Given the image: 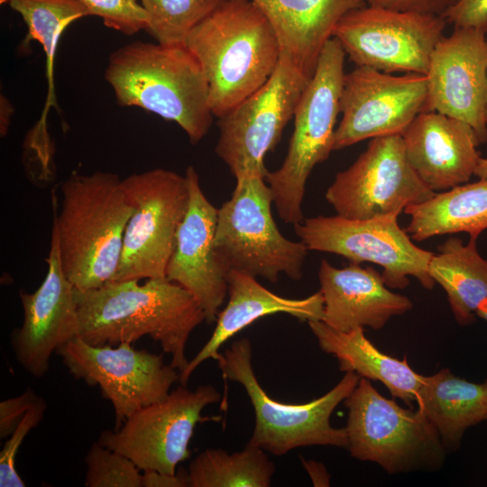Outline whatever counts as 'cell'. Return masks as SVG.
Instances as JSON below:
<instances>
[{
    "label": "cell",
    "mask_w": 487,
    "mask_h": 487,
    "mask_svg": "<svg viewBox=\"0 0 487 487\" xmlns=\"http://www.w3.org/2000/svg\"><path fill=\"white\" fill-rule=\"evenodd\" d=\"M275 472L264 450L246 445L232 454L207 448L189 464V487H268Z\"/></svg>",
    "instance_id": "obj_29"
},
{
    "label": "cell",
    "mask_w": 487,
    "mask_h": 487,
    "mask_svg": "<svg viewBox=\"0 0 487 487\" xmlns=\"http://www.w3.org/2000/svg\"><path fill=\"white\" fill-rule=\"evenodd\" d=\"M87 10L88 15H96L105 26L133 35L146 29L148 16L138 0H78Z\"/></svg>",
    "instance_id": "obj_32"
},
{
    "label": "cell",
    "mask_w": 487,
    "mask_h": 487,
    "mask_svg": "<svg viewBox=\"0 0 487 487\" xmlns=\"http://www.w3.org/2000/svg\"><path fill=\"white\" fill-rule=\"evenodd\" d=\"M184 43L201 65L209 106L217 118L270 78L281 52L270 22L251 0L226 1L198 23Z\"/></svg>",
    "instance_id": "obj_4"
},
{
    "label": "cell",
    "mask_w": 487,
    "mask_h": 487,
    "mask_svg": "<svg viewBox=\"0 0 487 487\" xmlns=\"http://www.w3.org/2000/svg\"><path fill=\"white\" fill-rule=\"evenodd\" d=\"M60 192V207L52 193V225L64 273L77 290L99 288L115 275L133 213L122 179L112 172L74 171Z\"/></svg>",
    "instance_id": "obj_2"
},
{
    "label": "cell",
    "mask_w": 487,
    "mask_h": 487,
    "mask_svg": "<svg viewBox=\"0 0 487 487\" xmlns=\"http://www.w3.org/2000/svg\"><path fill=\"white\" fill-rule=\"evenodd\" d=\"M139 281H109L93 289H75L79 336L92 345H117L149 335L171 355L170 365L181 372L189 362L188 340L205 321V313L192 294L166 277Z\"/></svg>",
    "instance_id": "obj_1"
},
{
    "label": "cell",
    "mask_w": 487,
    "mask_h": 487,
    "mask_svg": "<svg viewBox=\"0 0 487 487\" xmlns=\"http://www.w3.org/2000/svg\"><path fill=\"white\" fill-rule=\"evenodd\" d=\"M231 198L218 208L215 248L223 265L275 283L280 274L299 280L308 253L278 229L271 213L273 198L265 178L235 179Z\"/></svg>",
    "instance_id": "obj_8"
},
{
    "label": "cell",
    "mask_w": 487,
    "mask_h": 487,
    "mask_svg": "<svg viewBox=\"0 0 487 487\" xmlns=\"http://www.w3.org/2000/svg\"><path fill=\"white\" fill-rule=\"evenodd\" d=\"M478 238L467 244L451 236L437 247L428 262V273L447 296L451 311L460 326L475 319L478 305L487 297V259L477 248Z\"/></svg>",
    "instance_id": "obj_27"
},
{
    "label": "cell",
    "mask_w": 487,
    "mask_h": 487,
    "mask_svg": "<svg viewBox=\"0 0 487 487\" xmlns=\"http://www.w3.org/2000/svg\"><path fill=\"white\" fill-rule=\"evenodd\" d=\"M400 213L367 219H349L338 215L317 216L294 225L308 251L335 253L360 264L367 262L382 267L381 276L391 289H405L409 276L427 289L435 286L428 273L434 253L416 245L398 223Z\"/></svg>",
    "instance_id": "obj_10"
},
{
    "label": "cell",
    "mask_w": 487,
    "mask_h": 487,
    "mask_svg": "<svg viewBox=\"0 0 487 487\" xmlns=\"http://www.w3.org/2000/svg\"><path fill=\"white\" fill-rule=\"evenodd\" d=\"M9 3V0H0V4L3 5V4H8Z\"/></svg>",
    "instance_id": "obj_42"
},
{
    "label": "cell",
    "mask_w": 487,
    "mask_h": 487,
    "mask_svg": "<svg viewBox=\"0 0 487 487\" xmlns=\"http://www.w3.org/2000/svg\"><path fill=\"white\" fill-rule=\"evenodd\" d=\"M486 121H487V117H486Z\"/></svg>",
    "instance_id": "obj_43"
},
{
    "label": "cell",
    "mask_w": 487,
    "mask_h": 487,
    "mask_svg": "<svg viewBox=\"0 0 487 487\" xmlns=\"http://www.w3.org/2000/svg\"><path fill=\"white\" fill-rule=\"evenodd\" d=\"M14 112V106L9 99L1 95L0 97V134L2 137L7 134L11 118Z\"/></svg>",
    "instance_id": "obj_39"
},
{
    "label": "cell",
    "mask_w": 487,
    "mask_h": 487,
    "mask_svg": "<svg viewBox=\"0 0 487 487\" xmlns=\"http://www.w3.org/2000/svg\"><path fill=\"white\" fill-rule=\"evenodd\" d=\"M344 404L348 410L347 449L354 458L375 463L390 474L443 466L447 451L418 409H405L386 399L364 378Z\"/></svg>",
    "instance_id": "obj_7"
},
{
    "label": "cell",
    "mask_w": 487,
    "mask_h": 487,
    "mask_svg": "<svg viewBox=\"0 0 487 487\" xmlns=\"http://www.w3.org/2000/svg\"><path fill=\"white\" fill-rule=\"evenodd\" d=\"M442 15L363 5L336 23V39L355 66L385 73L427 75L432 51L444 36Z\"/></svg>",
    "instance_id": "obj_12"
},
{
    "label": "cell",
    "mask_w": 487,
    "mask_h": 487,
    "mask_svg": "<svg viewBox=\"0 0 487 487\" xmlns=\"http://www.w3.org/2000/svg\"><path fill=\"white\" fill-rule=\"evenodd\" d=\"M228 301L219 311L216 327L206 345L179 372V381L187 385L193 372L206 360H216L219 348L232 336L256 320L284 313L301 321L323 320L324 300L320 291L304 299H289L264 288L256 277L230 271L227 274Z\"/></svg>",
    "instance_id": "obj_22"
},
{
    "label": "cell",
    "mask_w": 487,
    "mask_h": 487,
    "mask_svg": "<svg viewBox=\"0 0 487 487\" xmlns=\"http://www.w3.org/2000/svg\"><path fill=\"white\" fill-rule=\"evenodd\" d=\"M475 315L487 322V297L478 305Z\"/></svg>",
    "instance_id": "obj_40"
},
{
    "label": "cell",
    "mask_w": 487,
    "mask_h": 487,
    "mask_svg": "<svg viewBox=\"0 0 487 487\" xmlns=\"http://www.w3.org/2000/svg\"><path fill=\"white\" fill-rule=\"evenodd\" d=\"M443 17L455 27H475L487 32V0H459Z\"/></svg>",
    "instance_id": "obj_35"
},
{
    "label": "cell",
    "mask_w": 487,
    "mask_h": 487,
    "mask_svg": "<svg viewBox=\"0 0 487 487\" xmlns=\"http://www.w3.org/2000/svg\"><path fill=\"white\" fill-rule=\"evenodd\" d=\"M345 52L331 38L325 45L316 70L304 89L294 113V130L281 166L268 172L276 211L289 225L305 218L302 203L306 184L313 169L333 150L345 76Z\"/></svg>",
    "instance_id": "obj_5"
},
{
    "label": "cell",
    "mask_w": 487,
    "mask_h": 487,
    "mask_svg": "<svg viewBox=\"0 0 487 487\" xmlns=\"http://www.w3.org/2000/svg\"><path fill=\"white\" fill-rule=\"evenodd\" d=\"M487 32L455 27L435 46L427 73L424 112L468 124L479 143L487 142Z\"/></svg>",
    "instance_id": "obj_17"
},
{
    "label": "cell",
    "mask_w": 487,
    "mask_h": 487,
    "mask_svg": "<svg viewBox=\"0 0 487 487\" xmlns=\"http://www.w3.org/2000/svg\"><path fill=\"white\" fill-rule=\"evenodd\" d=\"M249 339L233 342L216 362L223 377L245 390L255 415V425L247 445L274 455L311 446H348L345 427H332L335 409L353 392L360 377L345 372L339 382L323 396L302 404L282 403L269 396L259 383L253 367Z\"/></svg>",
    "instance_id": "obj_6"
},
{
    "label": "cell",
    "mask_w": 487,
    "mask_h": 487,
    "mask_svg": "<svg viewBox=\"0 0 487 487\" xmlns=\"http://www.w3.org/2000/svg\"><path fill=\"white\" fill-rule=\"evenodd\" d=\"M47 409L46 401L39 400L25 413L23 419L10 435L0 453V486L24 487L26 484L21 479L15 467L18 450L28 433L42 420Z\"/></svg>",
    "instance_id": "obj_33"
},
{
    "label": "cell",
    "mask_w": 487,
    "mask_h": 487,
    "mask_svg": "<svg viewBox=\"0 0 487 487\" xmlns=\"http://www.w3.org/2000/svg\"><path fill=\"white\" fill-rule=\"evenodd\" d=\"M427 96L426 75L393 76L356 66L344 76L342 118L335 131L333 150L366 139L401 135L415 117L424 112Z\"/></svg>",
    "instance_id": "obj_16"
},
{
    "label": "cell",
    "mask_w": 487,
    "mask_h": 487,
    "mask_svg": "<svg viewBox=\"0 0 487 487\" xmlns=\"http://www.w3.org/2000/svg\"><path fill=\"white\" fill-rule=\"evenodd\" d=\"M309 79L281 51L270 78L218 118L219 137L215 152L235 179L246 175L266 177L269 171L265 156L280 142Z\"/></svg>",
    "instance_id": "obj_11"
},
{
    "label": "cell",
    "mask_w": 487,
    "mask_h": 487,
    "mask_svg": "<svg viewBox=\"0 0 487 487\" xmlns=\"http://www.w3.org/2000/svg\"><path fill=\"white\" fill-rule=\"evenodd\" d=\"M475 176L477 178H486L487 177V157L482 158L480 164L476 170Z\"/></svg>",
    "instance_id": "obj_41"
},
{
    "label": "cell",
    "mask_w": 487,
    "mask_h": 487,
    "mask_svg": "<svg viewBox=\"0 0 487 487\" xmlns=\"http://www.w3.org/2000/svg\"><path fill=\"white\" fill-rule=\"evenodd\" d=\"M263 13L281 51L309 78L335 26L363 0H251Z\"/></svg>",
    "instance_id": "obj_23"
},
{
    "label": "cell",
    "mask_w": 487,
    "mask_h": 487,
    "mask_svg": "<svg viewBox=\"0 0 487 487\" xmlns=\"http://www.w3.org/2000/svg\"><path fill=\"white\" fill-rule=\"evenodd\" d=\"M189 200L166 268V278L187 289L201 306L205 321L216 320L227 295L228 271L215 248L218 208L205 196L193 166L185 171Z\"/></svg>",
    "instance_id": "obj_19"
},
{
    "label": "cell",
    "mask_w": 487,
    "mask_h": 487,
    "mask_svg": "<svg viewBox=\"0 0 487 487\" xmlns=\"http://www.w3.org/2000/svg\"><path fill=\"white\" fill-rule=\"evenodd\" d=\"M76 380L98 386L114 408L115 428L138 409L167 398L179 372L161 354L136 350L130 343L92 345L79 335L56 353Z\"/></svg>",
    "instance_id": "obj_13"
},
{
    "label": "cell",
    "mask_w": 487,
    "mask_h": 487,
    "mask_svg": "<svg viewBox=\"0 0 487 487\" xmlns=\"http://www.w3.org/2000/svg\"><path fill=\"white\" fill-rule=\"evenodd\" d=\"M319 347L335 356L341 372H354L360 378L383 383L393 399L410 405L416 401L425 375L402 360L380 351L364 335L363 327L347 332L332 328L322 320L308 322Z\"/></svg>",
    "instance_id": "obj_24"
},
{
    "label": "cell",
    "mask_w": 487,
    "mask_h": 487,
    "mask_svg": "<svg viewBox=\"0 0 487 487\" xmlns=\"http://www.w3.org/2000/svg\"><path fill=\"white\" fill-rule=\"evenodd\" d=\"M303 461V465L306 468L307 472L310 475L312 482L315 486H328L329 485V475L324 466L320 463L314 461Z\"/></svg>",
    "instance_id": "obj_38"
},
{
    "label": "cell",
    "mask_w": 487,
    "mask_h": 487,
    "mask_svg": "<svg viewBox=\"0 0 487 487\" xmlns=\"http://www.w3.org/2000/svg\"><path fill=\"white\" fill-rule=\"evenodd\" d=\"M105 79L121 106H137L173 121L192 144L213 121L208 84L198 59L185 45L135 41L114 51Z\"/></svg>",
    "instance_id": "obj_3"
},
{
    "label": "cell",
    "mask_w": 487,
    "mask_h": 487,
    "mask_svg": "<svg viewBox=\"0 0 487 487\" xmlns=\"http://www.w3.org/2000/svg\"><path fill=\"white\" fill-rule=\"evenodd\" d=\"M146 11L145 32L157 42L184 43L188 33L228 0H140Z\"/></svg>",
    "instance_id": "obj_30"
},
{
    "label": "cell",
    "mask_w": 487,
    "mask_h": 487,
    "mask_svg": "<svg viewBox=\"0 0 487 487\" xmlns=\"http://www.w3.org/2000/svg\"><path fill=\"white\" fill-rule=\"evenodd\" d=\"M122 187L133 213L112 281L166 277L176 234L188 206L187 179L157 168L123 179Z\"/></svg>",
    "instance_id": "obj_9"
},
{
    "label": "cell",
    "mask_w": 487,
    "mask_h": 487,
    "mask_svg": "<svg viewBox=\"0 0 487 487\" xmlns=\"http://www.w3.org/2000/svg\"><path fill=\"white\" fill-rule=\"evenodd\" d=\"M404 212L410 217L405 230L414 241L457 233L479 238L487 230V177L435 193Z\"/></svg>",
    "instance_id": "obj_26"
},
{
    "label": "cell",
    "mask_w": 487,
    "mask_h": 487,
    "mask_svg": "<svg viewBox=\"0 0 487 487\" xmlns=\"http://www.w3.org/2000/svg\"><path fill=\"white\" fill-rule=\"evenodd\" d=\"M9 6L20 14L27 26L23 45L37 41L46 56L48 96L41 117L31 131V144L49 159L50 139L46 118L51 106H56L53 78L54 59L58 41L64 30L74 21L88 15L87 8L78 0H9Z\"/></svg>",
    "instance_id": "obj_28"
},
{
    "label": "cell",
    "mask_w": 487,
    "mask_h": 487,
    "mask_svg": "<svg viewBox=\"0 0 487 487\" xmlns=\"http://www.w3.org/2000/svg\"><path fill=\"white\" fill-rule=\"evenodd\" d=\"M401 137L409 164L434 192L469 182L482 158L473 129L438 112L419 113Z\"/></svg>",
    "instance_id": "obj_20"
},
{
    "label": "cell",
    "mask_w": 487,
    "mask_h": 487,
    "mask_svg": "<svg viewBox=\"0 0 487 487\" xmlns=\"http://www.w3.org/2000/svg\"><path fill=\"white\" fill-rule=\"evenodd\" d=\"M435 193L409 164L398 134L371 139L355 161L336 173L326 199L340 216L367 219L400 214Z\"/></svg>",
    "instance_id": "obj_15"
},
{
    "label": "cell",
    "mask_w": 487,
    "mask_h": 487,
    "mask_svg": "<svg viewBox=\"0 0 487 487\" xmlns=\"http://www.w3.org/2000/svg\"><path fill=\"white\" fill-rule=\"evenodd\" d=\"M46 262L41 286L32 293L20 291L23 320L11 335L17 363L36 378L48 372L51 354L80 334L75 288L62 269L54 225Z\"/></svg>",
    "instance_id": "obj_18"
},
{
    "label": "cell",
    "mask_w": 487,
    "mask_h": 487,
    "mask_svg": "<svg viewBox=\"0 0 487 487\" xmlns=\"http://www.w3.org/2000/svg\"><path fill=\"white\" fill-rule=\"evenodd\" d=\"M142 487H189L188 470L179 469L175 474L143 471Z\"/></svg>",
    "instance_id": "obj_37"
},
{
    "label": "cell",
    "mask_w": 487,
    "mask_h": 487,
    "mask_svg": "<svg viewBox=\"0 0 487 487\" xmlns=\"http://www.w3.org/2000/svg\"><path fill=\"white\" fill-rule=\"evenodd\" d=\"M32 388H27L21 395L0 402V438L10 436L25 413L39 400Z\"/></svg>",
    "instance_id": "obj_34"
},
{
    "label": "cell",
    "mask_w": 487,
    "mask_h": 487,
    "mask_svg": "<svg viewBox=\"0 0 487 487\" xmlns=\"http://www.w3.org/2000/svg\"><path fill=\"white\" fill-rule=\"evenodd\" d=\"M220 399L212 385L189 390L180 384L166 399L133 413L119 428L102 431L97 442L123 454L142 472L175 474L178 464L190 455L195 427L205 419L202 410Z\"/></svg>",
    "instance_id": "obj_14"
},
{
    "label": "cell",
    "mask_w": 487,
    "mask_h": 487,
    "mask_svg": "<svg viewBox=\"0 0 487 487\" xmlns=\"http://www.w3.org/2000/svg\"><path fill=\"white\" fill-rule=\"evenodd\" d=\"M364 4L401 12L442 15L459 0H363Z\"/></svg>",
    "instance_id": "obj_36"
},
{
    "label": "cell",
    "mask_w": 487,
    "mask_h": 487,
    "mask_svg": "<svg viewBox=\"0 0 487 487\" xmlns=\"http://www.w3.org/2000/svg\"><path fill=\"white\" fill-rule=\"evenodd\" d=\"M416 402L447 452L456 451L465 431L487 420V379L481 383L455 376L449 368L425 376Z\"/></svg>",
    "instance_id": "obj_25"
},
{
    "label": "cell",
    "mask_w": 487,
    "mask_h": 487,
    "mask_svg": "<svg viewBox=\"0 0 487 487\" xmlns=\"http://www.w3.org/2000/svg\"><path fill=\"white\" fill-rule=\"evenodd\" d=\"M318 280L324 300L323 322L347 332L355 327L382 328L394 316L409 311L411 300L392 292L374 268L351 262L336 268L322 260Z\"/></svg>",
    "instance_id": "obj_21"
},
{
    "label": "cell",
    "mask_w": 487,
    "mask_h": 487,
    "mask_svg": "<svg viewBox=\"0 0 487 487\" xmlns=\"http://www.w3.org/2000/svg\"><path fill=\"white\" fill-rule=\"evenodd\" d=\"M85 462L87 487H142V473L135 464L97 441L91 445Z\"/></svg>",
    "instance_id": "obj_31"
}]
</instances>
